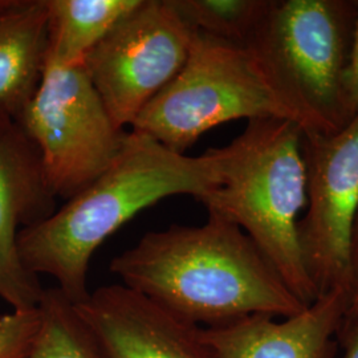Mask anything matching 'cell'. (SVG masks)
<instances>
[{
    "mask_svg": "<svg viewBox=\"0 0 358 358\" xmlns=\"http://www.w3.org/2000/svg\"><path fill=\"white\" fill-rule=\"evenodd\" d=\"M109 268L122 285L202 328L251 315L285 319L307 307L241 227L211 214L202 226L148 232Z\"/></svg>",
    "mask_w": 358,
    "mask_h": 358,
    "instance_id": "6da1fadb",
    "label": "cell"
},
{
    "mask_svg": "<svg viewBox=\"0 0 358 358\" xmlns=\"http://www.w3.org/2000/svg\"><path fill=\"white\" fill-rule=\"evenodd\" d=\"M223 150L190 157L130 131L115 162L51 217L19 232L20 259L31 273L50 275L78 304L90 296V259L142 210L174 195L201 199L222 178Z\"/></svg>",
    "mask_w": 358,
    "mask_h": 358,
    "instance_id": "7a4b0ae2",
    "label": "cell"
},
{
    "mask_svg": "<svg viewBox=\"0 0 358 358\" xmlns=\"http://www.w3.org/2000/svg\"><path fill=\"white\" fill-rule=\"evenodd\" d=\"M247 118L291 121L304 134L332 133L251 45L194 32L187 60L148 103L133 131L185 154L205 133Z\"/></svg>",
    "mask_w": 358,
    "mask_h": 358,
    "instance_id": "3957f363",
    "label": "cell"
},
{
    "mask_svg": "<svg viewBox=\"0 0 358 358\" xmlns=\"http://www.w3.org/2000/svg\"><path fill=\"white\" fill-rule=\"evenodd\" d=\"M303 129L291 121H248L243 133L222 148V178L199 202L211 215L250 236L282 282L306 306L317 294L308 276L299 241L307 206Z\"/></svg>",
    "mask_w": 358,
    "mask_h": 358,
    "instance_id": "277c9868",
    "label": "cell"
},
{
    "mask_svg": "<svg viewBox=\"0 0 358 358\" xmlns=\"http://www.w3.org/2000/svg\"><path fill=\"white\" fill-rule=\"evenodd\" d=\"M16 121L36 145L53 195L66 201L115 162L128 137L115 127L84 65L64 66L48 57Z\"/></svg>",
    "mask_w": 358,
    "mask_h": 358,
    "instance_id": "5b68a950",
    "label": "cell"
},
{
    "mask_svg": "<svg viewBox=\"0 0 358 358\" xmlns=\"http://www.w3.org/2000/svg\"><path fill=\"white\" fill-rule=\"evenodd\" d=\"M357 13V0H272L247 44L332 130L349 122L343 80Z\"/></svg>",
    "mask_w": 358,
    "mask_h": 358,
    "instance_id": "8992f818",
    "label": "cell"
},
{
    "mask_svg": "<svg viewBox=\"0 0 358 358\" xmlns=\"http://www.w3.org/2000/svg\"><path fill=\"white\" fill-rule=\"evenodd\" d=\"M194 32L170 0H142L92 50L84 68L115 127L133 125L176 77Z\"/></svg>",
    "mask_w": 358,
    "mask_h": 358,
    "instance_id": "52a82bcc",
    "label": "cell"
},
{
    "mask_svg": "<svg viewBox=\"0 0 358 358\" xmlns=\"http://www.w3.org/2000/svg\"><path fill=\"white\" fill-rule=\"evenodd\" d=\"M307 213L299 241L317 297L350 287L352 236L358 215V113L332 133H303Z\"/></svg>",
    "mask_w": 358,
    "mask_h": 358,
    "instance_id": "ba28073f",
    "label": "cell"
},
{
    "mask_svg": "<svg viewBox=\"0 0 358 358\" xmlns=\"http://www.w3.org/2000/svg\"><path fill=\"white\" fill-rule=\"evenodd\" d=\"M56 211L36 145L20 124L0 110V299L13 310L38 307L44 288L24 267L19 232Z\"/></svg>",
    "mask_w": 358,
    "mask_h": 358,
    "instance_id": "9c48e42d",
    "label": "cell"
},
{
    "mask_svg": "<svg viewBox=\"0 0 358 358\" xmlns=\"http://www.w3.org/2000/svg\"><path fill=\"white\" fill-rule=\"evenodd\" d=\"M75 307L101 358H217L202 338V327L122 284L97 288Z\"/></svg>",
    "mask_w": 358,
    "mask_h": 358,
    "instance_id": "30bf717a",
    "label": "cell"
},
{
    "mask_svg": "<svg viewBox=\"0 0 358 358\" xmlns=\"http://www.w3.org/2000/svg\"><path fill=\"white\" fill-rule=\"evenodd\" d=\"M349 301L350 287H336L294 316L251 315L202 328V338L217 358H333Z\"/></svg>",
    "mask_w": 358,
    "mask_h": 358,
    "instance_id": "8fae6325",
    "label": "cell"
},
{
    "mask_svg": "<svg viewBox=\"0 0 358 358\" xmlns=\"http://www.w3.org/2000/svg\"><path fill=\"white\" fill-rule=\"evenodd\" d=\"M48 52L47 0H0V110L15 120L38 90Z\"/></svg>",
    "mask_w": 358,
    "mask_h": 358,
    "instance_id": "7c38bea8",
    "label": "cell"
},
{
    "mask_svg": "<svg viewBox=\"0 0 358 358\" xmlns=\"http://www.w3.org/2000/svg\"><path fill=\"white\" fill-rule=\"evenodd\" d=\"M142 0H47V57L64 66L84 65L87 56Z\"/></svg>",
    "mask_w": 358,
    "mask_h": 358,
    "instance_id": "4fadbf2b",
    "label": "cell"
},
{
    "mask_svg": "<svg viewBox=\"0 0 358 358\" xmlns=\"http://www.w3.org/2000/svg\"><path fill=\"white\" fill-rule=\"evenodd\" d=\"M38 332L26 358H101L75 304L57 287L44 289Z\"/></svg>",
    "mask_w": 358,
    "mask_h": 358,
    "instance_id": "5bb4252c",
    "label": "cell"
},
{
    "mask_svg": "<svg viewBox=\"0 0 358 358\" xmlns=\"http://www.w3.org/2000/svg\"><path fill=\"white\" fill-rule=\"evenodd\" d=\"M195 32L247 45L268 13L272 0H170Z\"/></svg>",
    "mask_w": 358,
    "mask_h": 358,
    "instance_id": "9a60e30c",
    "label": "cell"
},
{
    "mask_svg": "<svg viewBox=\"0 0 358 358\" xmlns=\"http://www.w3.org/2000/svg\"><path fill=\"white\" fill-rule=\"evenodd\" d=\"M38 327V307L0 316V358H26Z\"/></svg>",
    "mask_w": 358,
    "mask_h": 358,
    "instance_id": "2e32d148",
    "label": "cell"
},
{
    "mask_svg": "<svg viewBox=\"0 0 358 358\" xmlns=\"http://www.w3.org/2000/svg\"><path fill=\"white\" fill-rule=\"evenodd\" d=\"M343 90L346 115L350 121L358 113V13L350 56L343 80Z\"/></svg>",
    "mask_w": 358,
    "mask_h": 358,
    "instance_id": "e0dca14e",
    "label": "cell"
},
{
    "mask_svg": "<svg viewBox=\"0 0 358 358\" xmlns=\"http://www.w3.org/2000/svg\"><path fill=\"white\" fill-rule=\"evenodd\" d=\"M358 313V215L352 236V254H350V301L346 319Z\"/></svg>",
    "mask_w": 358,
    "mask_h": 358,
    "instance_id": "ac0fdd59",
    "label": "cell"
},
{
    "mask_svg": "<svg viewBox=\"0 0 358 358\" xmlns=\"http://www.w3.org/2000/svg\"><path fill=\"white\" fill-rule=\"evenodd\" d=\"M344 353L341 358H358V313L344 321L340 333Z\"/></svg>",
    "mask_w": 358,
    "mask_h": 358,
    "instance_id": "d6986e66",
    "label": "cell"
}]
</instances>
